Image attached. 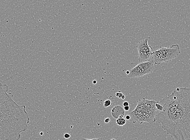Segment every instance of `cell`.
Returning <instances> with one entry per match:
<instances>
[{
  "label": "cell",
  "instance_id": "8fae6325",
  "mask_svg": "<svg viewBox=\"0 0 190 140\" xmlns=\"http://www.w3.org/2000/svg\"><path fill=\"white\" fill-rule=\"evenodd\" d=\"M123 95V94L120 91L115 94V96H116V97L118 98V99H121Z\"/></svg>",
  "mask_w": 190,
  "mask_h": 140
},
{
  "label": "cell",
  "instance_id": "2e32d148",
  "mask_svg": "<svg viewBox=\"0 0 190 140\" xmlns=\"http://www.w3.org/2000/svg\"><path fill=\"white\" fill-rule=\"evenodd\" d=\"M129 109H130V107H129V106H125V107H124L125 111H128L129 110Z\"/></svg>",
  "mask_w": 190,
  "mask_h": 140
},
{
  "label": "cell",
  "instance_id": "52a82bcc",
  "mask_svg": "<svg viewBox=\"0 0 190 140\" xmlns=\"http://www.w3.org/2000/svg\"><path fill=\"white\" fill-rule=\"evenodd\" d=\"M111 114L114 119H117L120 115H125V111L124 109L120 105H116L113 107L111 111Z\"/></svg>",
  "mask_w": 190,
  "mask_h": 140
},
{
  "label": "cell",
  "instance_id": "3957f363",
  "mask_svg": "<svg viewBox=\"0 0 190 140\" xmlns=\"http://www.w3.org/2000/svg\"><path fill=\"white\" fill-rule=\"evenodd\" d=\"M180 53V48L178 44L173 45L167 48L160 47L157 50L153 51L152 59L154 64L159 65L163 62H170Z\"/></svg>",
  "mask_w": 190,
  "mask_h": 140
},
{
  "label": "cell",
  "instance_id": "8992f818",
  "mask_svg": "<svg viewBox=\"0 0 190 140\" xmlns=\"http://www.w3.org/2000/svg\"><path fill=\"white\" fill-rule=\"evenodd\" d=\"M149 39L140 41L136 46L138 53V61L141 62H148L153 60V49L148 44Z\"/></svg>",
  "mask_w": 190,
  "mask_h": 140
},
{
  "label": "cell",
  "instance_id": "7a4b0ae2",
  "mask_svg": "<svg viewBox=\"0 0 190 140\" xmlns=\"http://www.w3.org/2000/svg\"><path fill=\"white\" fill-rule=\"evenodd\" d=\"M30 121L25 106L18 105L8 93L7 86L0 83V140H20Z\"/></svg>",
  "mask_w": 190,
  "mask_h": 140
},
{
  "label": "cell",
  "instance_id": "4fadbf2b",
  "mask_svg": "<svg viewBox=\"0 0 190 140\" xmlns=\"http://www.w3.org/2000/svg\"><path fill=\"white\" fill-rule=\"evenodd\" d=\"M64 138L68 139L70 137V135L68 133H65L64 134Z\"/></svg>",
  "mask_w": 190,
  "mask_h": 140
},
{
  "label": "cell",
  "instance_id": "44dd1931",
  "mask_svg": "<svg viewBox=\"0 0 190 140\" xmlns=\"http://www.w3.org/2000/svg\"><path fill=\"white\" fill-rule=\"evenodd\" d=\"M129 71H126V74H127V75H128V74H129Z\"/></svg>",
  "mask_w": 190,
  "mask_h": 140
},
{
  "label": "cell",
  "instance_id": "9a60e30c",
  "mask_svg": "<svg viewBox=\"0 0 190 140\" xmlns=\"http://www.w3.org/2000/svg\"><path fill=\"white\" fill-rule=\"evenodd\" d=\"M110 120H111L110 118L107 117V118H106V119H105V122L106 123H109L110 122Z\"/></svg>",
  "mask_w": 190,
  "mask_h": 140
},
{
  "label": "cell",
  "instance_id": "7402d4cb",
  "mask_svg": "<svg viewBox=\"0 0 190 140\" xmlns=\"http://www.w3.org/2000/svg\"><path fill=\"white\" fill-rule=\"evenodd\" d=\"M111 140H116L114 139H111Z\"/></svg>",
  "mask_w": 190,
  "mask_h": 140
},
{
  "label": "cell",
  "instance_id": "ba28073f",
  "mask_svg": "<svg viewBox=\"0 0 190 140\" xmlns=\"http://www.w3.org/2000/svg\"><path fill=\"white\" fill-rule=\"evenodd\" d=\"M126 119L123 118H118L116 120V124L119 126H123L126 124Z\"/></svg>",
  "mask_w": 190,
  "mask_h": 140
},
{
  "label": "cell",
  "instance_id": "e0dca14e",
  "mask_svg": "<svg viewBox=\"0 0 190 140\" xmlns=\"http://www.w3.org/2000/svg\"><path fill=\"white\" fill-rule=\"evenodd\" d=\"M130 119L131 117L130 115H129V114L127 115L126 116H125V119H126V120H130Z\"/></svg>",
  "mask_w": 190,
  "mask_h": 140
},
{
  "label": "cell",
  "instance_id": "9c48e42d",
  "mask_svg": "<svg viewBox=\"0 0 190 140\" xmlns=\"http://www.w3.org/2000/svg\"><path fill=\"white\" fill-rule=\"evenodd\" d=\"M155 106H156V109H157V111H163V106L159 103V101H157V103L155 104Z\"/></svg>",
  "mask_w": 190,
  "mask_h": 140
},
{
  "label": "cell",
  "instance_id": "6da1fadb",
  "mask_svg": "<svg viewBox=\"0 0 190 140\" xmlns=\"http://www.w3.org/2000/svg\"><path fill=\"white\" fill-rule=\"evenodd\" d=\"M156 121L174 140H190V88H177L159 101Z\"/></svg>",
  "mask_w": 190,
  "mask_h": 140
},
{
  "label": "cell",
  "instance_id": "277c9868",
  "mask_svg": "<svg viewBox=\"0 0 190 140\" xmlns=\"http://www.w3.org/2000/svg\"><path fill=\"white\" fill-rule=\"evenodd\" d=\"M157 101L146 99L145 98L139 99L135 108L140 111L145 119L146 122L152 124L156 121V115L157 113L155 104Z\"/></svg>",
  "mask_w": 190,
  "mask_h": 140
},
{
  "label": "cell",
  "instance_id": "d6986e66",
  "mask_svg": "<svg viewBox=\"0 0 190 140\" xmlns=\"http://www.w3.org/2000/svg\"><path fill=\"white\" fill-rule=\"evenodd\" d=\"M97 82V81L96 80H94L93 82V83L94 84H96Z\"/></svg>",
  "mask_w": 190,
  "mask_h": 140
},
{
  "label": "cell",
  "instance_id": "7c38bea8",
  "mask_svg": "<svg viewBox=\"0 0 190 140\" xmlns=\"http://www.w3.org/2000/svg\"><path fill=\"white\" fill-rule=\"evenodd\" d=\"M80 140H104L102 138H99L93 139H87L86 138H82Z\"/></svg>",
  "mask_w": 190,
  "mask_h": 140
},
{
  "label": "cell",
  "instance_id": "ffe728a7",
  "mask_svg": "<svg viewBox=\"0 0 190 140\" xmlns=\"http://www.w3.org/2000/svg\"><path fill=\"white\" fill-rule=\"evenodd\" d=\"M125 96L124 95H123L122 96V98H121V99H122L123 100H124L125 99Z\"/></svg>",
  "mask_w": 190,
  "mask_h": 140
},
{
  "label": "cell",
  "instance_id": "5b68a950",
  "mask_svg": "<svg viewBox=\"0 0 190 140\" xmlns=\"http://www.w3.org/2000/svg\"><path fill=\"white\" fill-rule=\"evenodd\" d=\"M154 64L153 60L148 62L139 63L129 70V73L127 77L131 78L140 77L151 73L155 69Z\"/></svg>",
  "mask_w": 190,
  "mask_h": 140
},
{
  "label": "cell",
  "instance_id": "ac0fdd59",
  "mask_svg": "<svg viewBox=\"0 0 190 140\" xmlns=\"http://www.w3.org/2000/svg\"><path fill=\"white\" fill-rule=\"evenodd\" d=\"M124 118V115H120V116H119V117H118V118Z\"/></svg>",
  "mask_w": 190,
  "mask_h": 140
},
{
  "label": "cell",
  "instance_id": "5bb4252c",
  "mask_svg": "<svg viewBox=\"0 0 190 140\" xmlns=\"http://www.w3.org/2000/svg\"><path fill=\"white\" fill-rule=\"evenodd\" d=\"M123 107H125V106H129V103H128L127 101H125V102H123Z\"/></svg>",
  "mask_w": 190,
  "mask_h": 140
},
{
  "label": "cell",
  "instance_id": "30bf717a",
  "mask_svg": "<svg viewBox=\"0 0 190 140\" xmlns=\"http://www.w3.org/2000/svg\"><path fill=\"white\" fill-rule=\"evenodd\" d=\"M104 106L105 107H110L111 105H113V103L110 100H107L104 102Z\"/></svg>",
  "mask_w": 190,
  "mask_h": 140
}]
</instances>
